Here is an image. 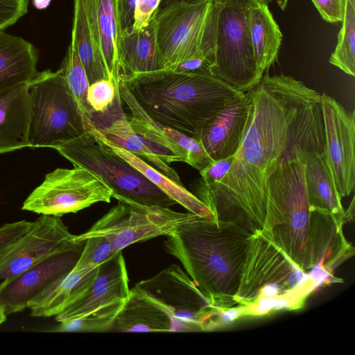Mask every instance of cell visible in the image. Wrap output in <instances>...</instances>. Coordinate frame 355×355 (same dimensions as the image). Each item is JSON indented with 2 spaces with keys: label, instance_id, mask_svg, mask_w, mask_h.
Segmentation results:
<instances>
[{
  "label": "cell",
  "instance_id": "obj_13",
  "mask_svg": "<svg viewBox=\"0 0 355 355\" xmlns=\"http://www.w3.org/2000/svg\"><path fill=\"white\" fill-rule=\"evenodd\" d=\"M112 193L110 188L82 167L58 168L46 175L42 183L24 200L21 209L60 217L97 202H110Z\"/></svg>",
  "mask_w": 355,
  "mask_h": 355
},
{
  "label": "cell",
  "instance_id": "obj_7",
  "mask_svg": "<svg viewBox=\"0 0 355 355\" xmlns=\"http://www.w3.org/2000/svg\"><path fill=\"white\" fill-rule=\"evenodd\" d=\"M31 148H51L86 132L83 115L60 69L37 72L28 83Z\"/></svg>",
  "mask_w": 355,
  "mask_h": 355
},
{
  "label": "cell",
  "instance_id": "obj_6",
  "mask_svg": "<svg viewBox=\"0 0 355 355\" xmlns=\"http://www.w3.org/2000/svg\"><path fill=\"white\" fill-rule=\"evenodd\" d=\"M320 284L300 270L261 232L252 234L236 303L243 308L268 299L289 300L299 304L309 292L302 288H315Z\"/></svg>",
  "mask_w": 355,
  "mask_h": 355
},
{
  "label": "cell",
  "instance_id": "obj_20",
  "mask_svg": "<svg viewBox=\"0 0 355 355\" xmlns=\"http://www.w3.org/2000/svg\"><path fill=\"white\" fill-rule=\"evenodd\" d=\"M31 106L28 83L0 90V153L28 147Z\"/></svg>",
  "mask_w": 355,
  "mask_h": 355
},
{
  "label": "cell",
  "instance_id": "obj_44",
  "mask_svg": "<svg viewBox=\"0 0 355 355\" xmlns=\"http://www.w3.org/2000/svg\"><path fill=\"white\" fill-rule=\"evenodd\" d=\"M261 1L264 2L266 4H268L269 3L272 2L273 0H261Z\"/></svg>",
  "mask_w": 355,
  "mask_h": 355
},
{
  "label": "cell",
  "instance_id": "obj_43",
  "mask_svg": "<svg viewBox=\"0 0 355 355\" xmlns=\"http://www.w3.org/2000/svg\"><path fill=\"white\" fill-rule=\"evenodd\" d=\"M288 1V0H276L277 5L282 10H284L286 9Z\"/></svg>",
  "mask_w": 355,
  "mask_h": 355
},
{
  "label": "cell",
  "instance_id": "obj_5",
  "mask_svg": "<svg viewBox=\"0 0 355 355\" xmlns=\"http://www.w3.org/2000/svg\"><path fill=\"white\" fill-rule=\"evenodd\" d=\"M73 166L89 171L112 191V198L146 206L170 207L175 201L143 173L86 130L53 148Z\"/></svg>",
  "mask_w": 355,
  "mask_h": 355
},
{
  "label": "cell",
  "instance_id": "obj_11",
  "mask_svg": "<svg viewBox=\"0 0 355 355\" xmlns=\"http://www.w3.org/2000/svg\"><path fill=\"white\" fill-rule=\"evenodd\" d=\"M118 202L86 232L76 235V240L83 241L89 237L102 236L111 242L116 251H121L135 243L167 236L198 216L123 199Z\"/></svg>",
  "mask_w": 355,
  "mask_h": 355
},
{
  "label": "cell",
  "instance_id": "obj_33",
  "mask_svg": "<svg viewBox=\"0 0 355 355\" xmlns=\"http://www.w3.org/2000/svg\"><path fill=\"white\" fill-rule=\"evenodd\" d=\"M118 92L119 85L115 86L108 79L101 80L91 84L88 89L87 101L94 114L105 112L113 103Z\"/></svg>",
  "mask_w": 355,
  "mask_h": 355
},
{
  "label": "cell",
  "instance_id": "obj_22",
  "mask_svg": "<svg viewBox=\"0 0 355 355\" xmlns=\"http://www.w3.org/2000/svg\"><path fill=\"white\" fill-rule=\"evenodd\" d=\"M86 71L89 85L109 77L97 36L94 0H73L71 40Z\"/></svg>",
  "mask_w": 355,
  "mask_h": 355
},
{
  "label": "cell",
  "instance_id": "obj_19",
  "mask_svg": "<svg viewBox=\"0 0 355 355\" xmlns=\"http://www.w3.org/2000/svg\"><path fill=\"white\" fill-rule=\"evenodd\" d=\"M90 120L107 139L135 155L144 159V161L146 160L155 168L182 184L176 171L156 156L144 139L131 128L128 119L122 110L119 92L105 112L94 114Z\"/></svg>",
  "mask_w": 355,
  "mask_h": 355
},
{
  "label": "cell",
  "instance_id": "obj_12",
  "mask_svg": "<svg viewBox=\"0 0 355 355\" xmlns=\"http://www.w3.org/2000/svg\"><path fill=\"white\" fill-rule=\"evenodd\" d=\"M134 287L171 315L175 331L210 330L220 310L209 302L188 274L175 263Z\"/></svg>",
  "mask_w": 355,
  "mask_h": 355
},
{
  "label": "cell",
  "instance_id": "obj_27",
  "mask_svg": "<svg viewBox=\"0 0 355 355\" xmlns=\"http://www.w3.org/2000/svg\"><path fill=\"white\" fill-rule=\"evenodd\" d=\"M38 53L24 38L0 31V90L28 83L37 73Z\"/></svg>",
  "mask_w": 355,
  "mask_h": 355
},
{
  "label": "cell",
  "instance_id": "obj_25",
  "mask_svg": "<svg viewBox=\"0 0 355 355\" xmlns=\"http://www.w3.org/2000/svg\"><path fill=\"white\" fill-rule=\"evenodd\" d=\"M110 331L171 332L175 328L172 318L166 311L133 287Z\"/></svg>",
  "mask_w": 355,
  "mask_h": 355
},
{
  "label": "cell",
  "instance_id": "obj_35",
  "mask_svg": "<svg viewBox=\"0 0 355 355\" xmlns=\"http://www.w3.org/2000/svg\"><path fill=\"white\" fill-rule=\"evenodd\" d=\"M33 225V222L23 220L1 226L0 254L24 235Z\"/></svg>",
  "mask_w": 355,
  "mask_h": 355
},
{
  "label": "cell",
  "instance_id": "obj_34",
  "mask_svg": "<svg viewBox=\"0 0 355 355\" xmlns=\"http://www.w3.org/2000/svg\"><path fill=\"white\" fill-rule=\"evenodd\" d=\"M29 0H0V31L15 24L28 12Z\"/></svg>",
  "mask_w": 355,
  "mask_h": 355
},
{
  "label": "cell",
  "instance_id": "obj_29",
  "mask_svg": "<svg viewBox=\"0 0 355 355\" xmlns=\"http://www.w3.org/2000/svg\"><path fill=\"white\" fill-rule=\"evenodd\" d=\"M248 28L257 67L263 76L277 58L283 35L268 4L261 0L250 7Z\"/></svg>",
  "mask_w": 355,
  "mask_h": 355
},
{
  "label": "cell",
  "instance_id": "obj_2",
  "mask_svg": "<svg viewBox=\"0 0 355 355\" xmlns=\"http://www.w3.org/2000/svg\"><path fill=\"white\" fill-rule=\"evenodd\" d=\"M252 236L233 223L198 215L167 235L164 246L209 302L223 310L236 304Z\"/></svg>",
  "mask_w": 355,
  "mask_h": 355
},
{
  "label": "cell",
  "instance_id": "obj_16",
  "mask_svg": "<svg viewBox=\"0 0 355 355\" xmlns=\"http://www.w3.org/2000/svg\"><path fill=\"white\" fill-rule=\"evenodd\" d=\"M321 101L327 157L336 189L341 198L346 197L355 184V111L325 92Z\"/></svg>",
  "mask_w": 355,
  "mask_h": 355
},
{
  "label": "cell",
  "instance_id": "obj_30",
  "mask_svg": "<svg viewBox=\"0 0 355 355\" xmlns=\"http://www.w3.org/2000/svg\"><path fill=\"white\" fill-rule=\"evenodd\" d=\"M337 44L329 62L347 75L355 76V0H345V12Z\"/></svg>",
  "mask_w": 355,
  "mask_h": 355
},
{
  "label": "cell",
  "instance_id": "obj_41",
  "mask_svg": "<svg viewBox=\"0 0 355 355\" xmlns=\"http://www.w3.org/2000/svg\"><path fill=\"white\" fill-rule=\"evenodd\" d=\"M51 0H32L33 5L38 10L46 8L51 3Z\"/></svg>",
  "mask_w": 355,
  "mask_h": 355
},
{
  "label": "cell",
  "instance_id": "obj_3",
  "mask_svg": "<svg viewBox=\"0 0 355 355\" xmlns=\"http://www.w3.org/2000/svg\"><path fill=\"white\" fill-rule=\"evenodd\" d=\"M121 78L150 118L196 139L205 123L230 100L244 93L211 71L162 70Z\"/></svg>",
  "mask_w": 355,
  "mask_h": 355
},
{
  "label": "cell",
  "instance_id": "obj_24",
  "mask_svg": "<svg viewBox=\"0 0 355 355\" xmlns=\"http://www.w3.org/2000/svg\"><path fill=\"white\" fill-rule=\"evenodd\" d=\"M84 120L86 130L94 135L103 144L143 173L146 178L175 201L176 203L184 207L189 212L207 218H214L209 208L191 191L187 190L183 184L171 180L143 159L107 139L89 118L85 117Z\"/></svg>",
  "mask_w": 355,
  "mask_h": 355
},
{
  "label": "cell",
  "instance_id": "obj_39",
  "mask_svg": "<svg viewBox=\"0 0 355 355\" xmlns=\"http://www.w3.org/2000/svg\"><path fill=\"white\" fill-rule=\"evenodd\" d=\"M137 0H120L119 10L122 32L132 28Z\"/></svg>",
  "mask_w": 355,
  "mask_h": 355
},
{
  "label": "cell",
  "instance_id": "obj_32",
  "mask_svg": "<svg viewBox=\"0 0 355 355\" xmlns=\"http://www.w3.org/2000/svg\"><path fill=\"white\" fill-rule=\"evenodd\" d=\"M117 252L106 237H89L85 240L84 248L73 268L80 270L98 267L114 257Z\"/></svg>",
  "mask_w": 355,
  "mask_h": 355
},
{
  "label": "cell",
  "instance_id": "obj_14",
  "mask_svg": "<svg viewBox=\"0 0 355 355\" xmlns=\"http://www.w3.org/2000/svg\"><path fill=\"white\" fill-rule=\"evenodd\" d=\"M119 92L131 113V128L146 142L152 152L166 163L184 162L199 171L214 160L196 139L164 126L150 118L140 107L123 80L120 78Z\"/></svg>",
  "mask_w": 355,
  "mask_h": 355
},
{
  "label": "cell",
  "instance_id": "obj_26",
  "mask_svg": "<svg viewBox=\"0 0 355 355\" xmlns=\"http://www.w3.org/2000/svg\"><path fill=\"white\" fill-rule=\"evenodd\" d=\"M305 181L311 210L333 215L341 224L345 222V210L324 151L310 153L306 157Z\"/></svg>",
  "mask_w": 355,
  "mask_h": 355
},
{
  "label": "cell",
  "instance_id": "obj_4",
  "mask_svg": "<svg viewBox=\"0 0 355 355\" xmlns=\"http://www.w3.org/2000/svg\"><path fill=\"white\" fill-rule=\"evenodd\" d=\"M310 153L282 162L268 178V216L265 229L261 232L304 272L309 270L313 211L305 181L306 157Z\"/></svg>",
  "mask_w": 355,
  "mask_h": 355
},
{
  "label": "cell",
  "instance_id": "obj_28",
  "mask_svg": "<svg viewBox=\"0 0 355 355\" xmlns=\"http://www.w3.org/2000/svg\"><path fill=\"white\" fill-rule=\"evenodd\" d=\"M120 0H94L95 21L101 53L109 77L115 86L121 78L119 49L122 36Z\"/></svg>",
  "mask_w": 355,
  "mask_h": 355
},
{
  "label": "cell",
  "instance_id": "obj_10",
  "mask_svg": "<svg viewBox=\"0 0 355 355\" xmlns=\"http://www.w3.org/2000/svg\"><path fill=\"white\" fill-rule=\"evenodd\" d=\"M257 0H241L218 10L211 73L241 92L252 89L263 75L254 57L248 28L251 6Z\"/></svg>",
  "mask_w": 355,
  "mask_h": 355
},
{
  "label": "cell",
  "instance_id": "obj_42",
  "mask_svg": "<svg viewBox=\"0 0 355 355\" xmlns=\"http://www.w3.org/2000/svg\"><path fill=\"white\" fill-rule=\"evenodd\" d=\"M6 315L3 307L0 304V325L6 320Z\"/></svg>",
  "mask_w": 355,
  "mask_h": 355
},
{
  "label": "cell",
  "instance_id": "obj_15",
  "mask_svg": "<svg viewBox=\"0 0 355 355\" xmlns=\"http://www.w3.org/2000/svg\"><path fill=\"white\" fill-rule=\"evenodd\" d=\"M60 216L42 214L31 229L0 254V280L17 276L56 253L71 250L77 241Z\"/></svg>",
  "mask_w": 355,
  "mask_h": 355
},
{
  "label": "cell",
  "instance_id": "obj_37",
  "mask_svg": "<svg viewBox=\"0 0 355 355\" xmlns=\"http://www.w3.org/2000/svg\"><path fill=\"white\" fill-rule=\"evenodd\" d=\"M322 18L329 23L341 22L345 12V0H312Z\"/></svg>",
  "mask_w": 355,
  "mask_h": 355
},
{
  "label": "cell",
  "instance_id": "obj_18",
  "mask_svg": "<svg viewBox=\"0 0 355 355\" xmlns=\"http://www.w3.org/2000/svg\"><path fill=\"white\" fill-rule=\"evenodd\" d=\"M250 107L247 92L230 100L203 126L197 140L213 160L236 155L246 128Z\"/></svg>",
  "mask_w": 355,
  "mask_h": 355
},
{
  "label": "cell",
  "instance_id": "obj_36",
  "mask_svg": "<svg viewBox=\"0 0 355 355\" xmlns=\"http://www.w3.org/2000/svg\"><path fill=\"white\" fill-rule=\"evenodd\" d=\"M161 0H137L131 31H139L146 27L156 14Z\"/></svg>",
  "mask_w": 355,
  "mask_h": 355
},
{
  "label": "cell",
  "instance_id": "obj_31",
  "mask_svg": "<svg viewBox=\"0 0 355 355\" xmlns=\"http://www.w3.org/2000/svg\"><path fill=\"white\" fill-rule=\"evenodd\" d=\"M60 69L83 117L91 119L94 112L87 101L89 80L75 45L71 40Z\"/></svg>",
  "mask_w": 355,
  "mask_h": 355
},
{
  "label": "cell",
  "instance_id": "obj_38",
  "mask_svg": "<svg viewBox=\"0 0 355 355\" xmlns=\"http://www.w3.org/2000/svg\"><path fill=\"white\" fill-rule=\"evenodd\" d=\"M234 155L214 161L202 171H199L201 181L207 184L218 183L229 171Z\"/></svg>",
  "mask_w": 355,
  "mask_h": 355
},
{
  "label": "cell",
  "instance_id": "obj_17",
  "mask_svg": "<svg viewBox=\"0 0 355 355\" xmlns=\"http://www.w3.org/2000/svg\"><path fill=\"white\" fill-rule=\"evenodd\" d=\"M85 241L75 248L53 254L21 274L0 284V304L7 315L20 312L49 285L77 263Z\"/></svg>",
  "mask_w": 355,
  "mask_h": 355
},
{
  "label": "cell",
  "instance_id": "obj_1",
  "mask_svg": "<svg viewBox=\"0 0 355 355\" xmlns=\"http://www.w3.org/2000/svg\"><path fill=\"white\" fill-rule=\"evenodd\" d=\"M248 92V122L229 171L218 183L198 178L190 187L216 220L254 234L266 227L269 176L288 159L326 150L325 132L321 94L293 76L267 73Z\"/></svg>",
  "mask_w": 355,
  "mask_h": 355
},
{
  "label": "cell",
  "instance_id": "obj_8",
  "mask_svg": "<svg viewBox=\"0 0 355 355\" xmlns=\"http://www.w3.org/2000/svg\"><path fill=\"white\" fill-rule=\"evenodd\" d=\"M220 6L211 1L182 3L156 12L157 38L164 70H173L197 58H205L212 64Z\"/></svg>",
  "mask_w": 355,
  "mask_h": 355
},
{
  "label": "cell",
  "instance_id": "obj_21",
  "mask_svg": "<svg viewBox=\"0 0 355 355\" xmlns=\"http://www.w3.org/2000/svg\"><path fill=\"white\" fill-rule=\"evenodd\" d=\"M155 15L141 31L129 29L122 32L119 49L121 77L164 70Z\"/></svg>",
  "mask_w": 355,
  "mask_h": 355
},
{
  "label": "cell",
  "instance_id": "obj_23",
  "mask_svg": "<svg viewBox=\"0 0 355 355\" xmlns=\"http://www.w3.org/2000/svg\"><path fill=\"white\" fill-rule=\"evenodd\" d=\"M98 267L76 270L73 268L49 285L28 304L33 317L55 316L89 288Z\"/></svg>",
  "mask_w": 355,
  "mask_h": 355
},
{
  "label": "cell",
  "instance_id": "obj_40",
  "mask_svg": "<svg viewBox=\"0 0 355 355\" xmlns=\"http://www.w3.org/2000/svg\"><path fill=\"white\" fill-rule=\"evenodd\" d=\"M241 0H161L157 11L177 3H197L204 1H211L216 5L223 6Z\"/></svg>",
  "mask_w": 355,
  "mask_h": 355
},
{
  "label": "cell",
  "instance_id": "obj_9",
  "mask_svg": "<svg viewBox=\"0 0 355 355\" xmlns=\"http://www.w3.org/2000/svg\"><path fill=\"white\" fill-rule=\"evenodd\" d=\"M125 259L119 251L98 266L85 293L55 315L51 332H107L130 289Z\"/></svg>",
  "mask_w": 355,
  "mask_h": 355
}]
</instances>
